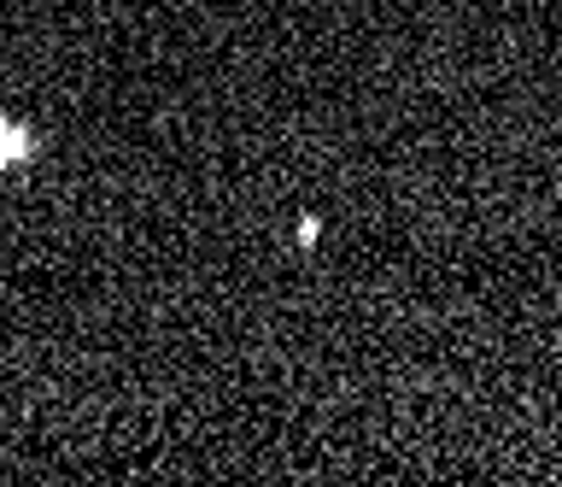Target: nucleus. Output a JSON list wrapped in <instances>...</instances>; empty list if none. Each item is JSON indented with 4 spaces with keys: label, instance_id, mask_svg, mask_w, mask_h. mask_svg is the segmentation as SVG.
<instances>
[{
    "label": "nucleus",
    "instance_id": "nucleus-1",
    "mask_svg": "<svg viewBox=\"0 0 562 487\" xmlns=\"http://www.w3.org/2000/svg\"><path fill=\"white\" fill-rule=\"evenodd\" d=\"M30 153V135L18 130V124H7V118H0V165H18Z\"/></svg>",
    "mask_w": 562,
    "mask_h": 487
}]
</instances>
